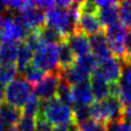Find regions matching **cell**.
Masks as SVG:
<instances>
[{
	"label": "cell",
	"mask_w": 131,
	"mask_h": 131,
	"mask_svg": "<svg viewBox=\"0 0 131 131\" xmlns=\"http://www.w3.org/2000/svg\"><path fill=\"white\" fill-rule=\"evenodd\" d=\"M106 131H131V125L126 120L109 122L106 125Z\"/></svg>",
	"instance_id": "1f68e13d"
},
{
	"label": "cell",
	"mask_w": 131,
	"mask_h": 131,
	"mask_svg": "<svg viewBox=\"0 0 131 131\" xmlns=\"http://www.w3.org/2000/svg\"><path fill=\"white\" fill-rule=\"evenodd\" d=\"M22 116L23 114L20 108L14 107L6 102H3L0 105V120L2 121L3 125H6L9 128L18 126Z\"/></svg>",
	"instance_id": "4fadbf2b"
},
{
	"label": "cell",
	"mask_w": 131,
	"mask_h": 131,
	"mask_svg": "<svg viewBox=\"0 0 131 131\" xmlns=\"http://www.w3.org/2000/svg\"><path fill=\"white\" fill-rule=\"evenodd\" d=\"M73 122L75 125H80L92 119V110L90 105H74L72 109Z\"/></svg>",
	"instance_id": "cb8c5ba5"
},
{
	"label": "cell",
	"mask_w": 131,
	"mask_h": 131,
	"mask_svg": "<svg viewBox=\"0 0 131 131\" xmlns=\"http://www.w3.org/2000/svg\"><path fill=\"white\" fill-rule=\"evenodd\" d=\"M102 31H104V27L102 26L100 20L97 18V14L80 13L79 20H78V31L77 32H82L85 35L91 36Z\"/></svg>",
	"instance_id": "30bf717a"
},
{
	"label": "cell",
	"mask_w": 131,
	"mask_h": 131,
	"mask_svg": "<svg viewBox=\"0 0 131 131\" xmlns=\"http://www.w3.org/2000/svg\"><path fill=\"white\" fill-rule=\"evenodd\" d=\"M35 131H52V125L49 122L42 113H38L35 117Z\"/></svg>",
	"instance_id": "f546056e"
},
{
	"label": "cell",
	"mask_w": 131,
	"mask_h": 131,
	"mask_svg": "<svg viewBox=\"0 0 131 131\" xmlns=\"http://www.w3.org/2000/svg\"><path fill=\"white\" fill-rule=\"evenodd\" d=\"M7 131H19V129L16 128V127H12V128H9Z\"/></svg>",
	"instance_id": "f35d334b"
},
{
	"label": "cell",
	"mask_w": 131,
	"mask_h": 131,
	"mask_svg": "<svg viewBox=\"0 0 131 131\" xmlns=\"http://www.w3.org/2000/svg\"><path fill=\"white\" fill-rule=\"evenodd\" d=\"M57 47H58V66L60 71L73 67L77 60L75 55L71 50L67 40L61 42L59 45H57Z\"/></svg>",
	"instance_id": "2e32d148"
},
{
	"label": "cell",
	"mask_w": 131,
	"mask_h": 131,
	"mask_svg": "<svg viewBox=\"0 0 131 131\" xmlns=\"http://www.w3.org/2000/svg\"><path fill=\"white\" fill-rule=\"evenodd\" d=\"M16 128L19 129V131H35V118L23 115Z\"/></svg>",
	"instance_id": "4dcf8cb0"
},
{
	"label": "cell",
	"mask_w": 131,
	"mask_h": 131,
	"mask_svg": "<svg viewBox=\"0 0 131 131\" xmlns=\"http://www.w3.org/2000/svg\"><path fill=\"white\" fill-rule=\"evenodd\" d=\"M124 120L129 122L131 125V107H126L125 108V115H124Z\"/></svg>",
	"instance_id": "e575fe53"
},
{
	"label": "cell",
	"mask_w": 131,
	"mask_h": 131,
	"mask_svg": "<svg viewBox=\"0 0 131 131\" xmlns=\"http://www.w3.org/2000/svg\"><path fill=\"white\" fill-rule=\"evenodd\" d=\"M18 72L16 63L0 64V84L8 85L16 78Z\"/></svg>",
	"instance_id": "d4e9b609"
},
{
	"label": "cell",
	"mask_w": 131,
	"mask_h": 131,
	"mask_svg": "<svg viewBox=\"0 0 131 131\" xmlns=\"http://www.w3.org/2000/svg\"><path fill=\"white\" fill-rule=\"evenodd\" d=\"M122 70H124V64L119 59L115 57L98 62L96 69V71L108 84L119 83L122 75Z\"/></svg>",
	"instance_id": "52a82bcc"
},
{
	"label": "cell",
	"mask_w": 131,
	"mask_h": 131,
	"mask_svg": "<svg viewBox=\"0 0 131 131\" xmlns=\"http://www.w3.org/2000/svg\"><path fill=\"white\" fill-rule=\"evenodd\" d=\"M77 126L79 131H106V125L95 119H90Z\"/></svg>",
	"instance_id": "f1b7e54d"
},
{
	"label": "cell",
	"mask_w": 131,
	"mask_h": 131,
	"mask_svg": "<svg viewBox=\"0 0 131 131\" xmlns=\"http://www.w3.org/2000/svg\"><path fill=\"white\" fill-rule=\"evenodd\" d=\"M125 47H126V51H127V56L131 55V31L128 32V34L126 36L125 39Z\"/></svg>",
	"instance_id": "836d02e7"
},
{
	"label": "cell",
	"mask_w": 131,
	"mask_h": 131,
	"mask_svg": "<svg viewBox=\"0 0 131 131\" xmlns=\"http://www.w3.org/2000/svg\"><path fill=\"white\" fill-rule=\"evenodd\" d=\"M97 18L100 20L102 26H110L119 22V12H118V2L115 1L108 7L97 10Z\"/></svg>",
	"instance_id": "e0dca14e"
},
{
	"label": "cell",
	"mask_w": 131,
	"mask_h": 131,
	"mask_svg": "<svg viewBox=\"0 0 131 131\" xmlns=\"http://www.w3.org/2000/svg\"><path fill=\"white\" fill-rule=\"evenodd\" d=\"M56 97L67 106H72L74 105L73 103V97H72V86L68 82H66L62 78L60 79L58 86H57L56 91Z\"/></svg>",
	"instance_id": "7402d4cb"
},
{
	"label": "cell",
	"mask_w": 131,
	"mask_h": 131,
	"mask_svg": "<svg viewBox=\"0 0 131 131\" xmlns=\"http://www.w3.org/2000/svg\"><path fill=\"white\" fill-rule=\"evenodd\" d=\"M60 74H61V78H62L66 82H68L71 86L89 82L90 77H91V75H89L88 73L80 70L79 68H77L75 66H73V67L69 68V69H66V70L60 71Z\"/></svg>",
	"instance_id": "ac0fdd59"
},
{
	"label": "cell",
	"mask_w": 131,
	"mask_h": 131,
	"mask_svg": "<svg viewBox=\"0 0 131 131\" xmlns=\"http://www.w3.org/2000/svg\"><path fill=\"white\" fill-rule=\"evenodd\" d=\"M61 79L60 70L56 72H49L42 79V81L34 86V94L40 101H46L56 96L58 83Z\"/></svg>",
	"instance_id": "8992f818"
},
{
	"label": "cell",
	"mask_w": 131,
	"mask_h": 131,
	"mask_svg": "<svg viewBox=\"0 0 131 131\" xmlns=\"http://www.w3.org/2000/svg\"><path fill=\"white\" fill-rule=\"evenodd\" d=\"M119 100L125 107H131V66L124 64L122 75L119 81Z\"/></svg>",
	"instance_id": "5bb4252c"
},
{
	"label": "cell",
	"mask_w": 131,
	"mask_h": 131,
	"mask_svg": "<svg viewBox=\"0 0 131 131\" xmlns=\"http://www.w3.org/2000/svg\"><path fill=\"white\" fill-rule=\"evenodd\" d=\"M125 105L119 97L109 96L102 102H94L91 105L92 119L107 125L109 122L124 120Z\"/></svg>",
	"instance_id": "6da1fadb"
},
{
	"label": "cell",
	"mask_w": 131,
	"mask_h": 131,
	"mask_svg": "<svg viewBox=\"0 0 131 131\" xmlns=\"http://www.w3.org/2000/svg\"><path fill=\"white\" fill-rule=\"evenodd\" d=\"M3 100H5V91H3L2 85L0 84V105L3 103Z\"/></svg>",
	"instance_id": "8d00e7d4"
},
{
	"label": "cell",
	"mask_w": 131,
	"mask_h": 131,
	"mask_svg": "<svg viewBox=\"0 0 131 131\" xmlns=\"http://www.w3.org/2000/svg\"><path fill=\"white\" fill-rule=\"evenodd\" d=\"M19 43H0V64L15 63Z\"/></svg>",
	"instance_id": "ffe728a7"
},
{
	"label": "cell",
	"mask_w": 131,
	"mask_h": 131,
	"mask_svg": "<svg viewBox=\"0 0 131 131\" xmlns=\"http://www.w3.org/2000/svg\"><path fill=\"white\" fill-rule=\"evenodd\" d=\"M34 88L23 77H18L10 82L5 90V101L14 107L21 109L33 94Z\"/></svg>",
	"instance_id": "3957f363"
},
{
	"label": "cell",
	"mask_w": 131,
	"mask_h": 131,
	"mask_svg": "<svg viewBox=\"0 0 131 131\" xmlns=\"http://www.w3.org/2000/svg\"><path fill=\"white\" fill-rule=\"evenodd\" d=\"M21 75L28 82V83H31L33 86H34V85H36L42 81V79L45 77V72L43 70H40L39 68L36 67L34 63H32L21 73Z\"/></svg>",
	"instance_id": "484cf974"
},
{
	"label": "cell",
	"mask_w": 131,
	"mask_h": 131,
	"mask_svg": "<svg viewBox=\"0 0 131 131\" xmlns=\"http://www.w3.org/2000/svg\"><path fill=\"white\" fill-rule=\"evenodd\" d=\"M39 108H40V101L38 100V97L33 93L30 96V98L26 101V103L24 104L22 113H23V115H25V116L34 118L37 116V114L39 113Z\"/></svg>",
	"instance_id": "4316f807"
},
{
	"label": "cell",
	"mask_w": 131,
	"mask_h": 131,
	"mask_svg": "<svg viewBox=\"0 0 131 131\" xmlns=\"http://www.w3.org/2000/svg\"><path fill=\"white\" fill-rule=\"evenodd\" d=\"M118 12H119L120 22L126 26L131 25V1L118 2Z\"/></svg>",
	"instance_id": "83f0119b"
},
{
	"label": "cell",
	"mask_w": 131,
	"mask_h": 131,
	"mask_svg": "<svg viewBox=\"0 0 131 131\" xmlns=\"http://www.w3.org/2000/svg\"><path fill=\"white\" fill-rule=\"evenodd\" d=\"M130 27H131V25H130Z\"/></svg>",
	"instance_id": "60d3db41"
},
{
	"label": "cell",
	"mask_w": 131,
	"mask_h": 131,
	"mask_svg": "<svg viewBox=\"0 0 131 131\" xmlns=\"http://www.w3.org/2000/svg\"><path fill=\"white\" fill-rule=\"evenodd\" d=\"M106 38L108 40L109 49L113 54V57L119 59L122 63L127 57V51L125 47V39L128 34V26L124 23L117 22L110 26L104 27Z\"/></svg>",
	"instance_id": "277c9868"
},
{
	"label": "cell",
	"mask_w": 131,
	"mask_h": 131,
	"mask_svg": "<svg viewBox=\"0 0 131 131\" xmlns=\"http://www.w3.org/2000/svg\"><path fill=\"white\" fill-rule=\"evenodd\" d=\"M39 112L54 126L67 125L73 122L72 109L69 106L61 103L56 96L46 101H40Z\"/></svg>",
	"instance_id": "7a4b0ae2"
},
{
	"label": "cell",
	"mask_w": 131,
	"mask_h": 131,
	"mask_svg": "<svg viewBox=\"0 0 131 131\" xmlns=\"http://www.w3.org/2000/svg\"><path fill=\"white\" fill-rule=\"evenodd\" d=\"M39 38L44 44H52V45H59L61 42H63L67 38L61 34V33L54 27L45 25L38 30Z\"/></svg>",
	"instance_id": "44dd1931"
},
{
	"label": "cell",
	"mask_w": 131,
	"mask_h": 131,
	"mask_svg": "<svg viewBox=\"0 0 131 131\" xmlns=\"http://www.w3.org/2000/svg\"><path fill=\"white\" fill-rule=\"evenodd\" d=\"M67 43L70 46L73 54L78 57L90 54L91 47H90L89 36L82 32H75L67 37Z\"/></svg>",
	"instance_id": "8fae6325"
},
{
	"label": "cell",
	"mask_w": 131,
	"mask_h": 131,
	"mask_svg": "<svg viewBox=\"0 0 131 131\" xmlns=\"http://www.w3.org/2000/svg\"><path fill=\"white\" fill-rule=\"evenodd\" d=\"M20 15L30 31H38L39 28L46 25V13L36 8L34 3H32V6L24 11L20 12Z\"/></svg>",
	"instance_id": "9c48e42d"
},
{
	"label": "cell",
	"mask_w": 131,
	"mask_h": 131,
	"mask_svg": "<svg viewBox=\"0 0 131 131\" xmlns=\"http://www.w3.org/2000/svg\"><path fill=\"white\" fill-rule=\"evenodd\" d=\"M74 66L77 68H79L80 70L83 72L88 73L89 75H91L92 73L97 69L98 61L95 57L93 56V54H88L81 57H78V59L75 60Z\"/></svg>",
	"instance_id": "603a6c76"
},
{
	"label": "cell",
	"mask_w": 131,
	"mask_h": 131,
	"mask_svg": "<svg viewBox=\"0 0 131 131\" xmlns=\"http://www.w3.org/2000/svg\"><path fill=\"white\" fill-rule=\"evenodd\" d=\"M33 63L44 72L59 71L58 66V47L52 44H42L34 51Z\"/></svg>",
	"instance_id": "5b68a950"
},
{
	"label": "cell",
	"mask_w": 131,
	"mask_h": 131,
	"mask_svg": "<svg viewBox=\"0 0 131 131\" xmlns=\"http://www.w3.org/2000/svg\"><path fill=\"white\" fill-rule=\"evenodd\" d=\"M72 97L75 105H91L94 103V97L91 91L90 82L81 83L72 86Z\"/></svg>",
	"instance_id": "9a60e30c"
},
{
	"label": "cell",
	"mask_w": 131,
	"mask_h": 131,
	"mask_svg": "<svg viewBox=\"0 0 131 131\" xmlns=\"http://www.w3.org/2000/svg\"><path fill=\"white\" fill-rule=\"evenodd\" d=\"M0 131H5V125L2 124L1 120H0Z\"/></svg>",
	"instance_id": "74e56055"
},
{
	"label": "cell",
	"mask_w": 131,
	"mask_h": 131,
	"mask_svg": "<svg viewBox=\"0 0 131 131\" xmlns=\"http://www.w3.org/2000/svg\"><path fill=\"white\" fill-rule=\"evenodd\" d=\"M89 40L91 51L93 52V56L97 59L98 62L113 57V54L109 49L108 40L106 38L104 31L89 36Z\"/></svg>",
	"instance_id": "ba28073f"
},
{
	"label": "cell",
	"mask_w": 131,
	"mask_h": 131,
	"mask_svg": "<svg viewBox=\"0 0 131 131\" xmlns=\"http://www.w3.org/2000/svg\"><path fill=\"white\" fill-rule=\"evenodd\" d=\"M33 56H34V51L24 42H20L18 58H16V67L20 73H22L28 66L33 63Z\"/></svg>",
	"instance_id": "d6986e66"
},
{
	"label": "cell",
	"mask_w": 131,
	"mask_h": 131,
	"mask_svg": "<svg viewBox=\"0 0 131 131\" xmlns=\"http://www.w3.org/2000/svg\"><path fill=\"white\" fill-rule=\"evenodd\" d=\"M75 131H79V130H75Z\"/></svg>",
	"instance_id": "ab89813d"
},
{
	"label": "cell",
	"mask_w": 131,
	"mask_h": 131,
	"mask_svg": "<svg viewBox=\"0 0 131 131\" xmlns=\"http://www.w3.org/2000/svg\"><path fill=\"white\" fill-rule=\"evenodd\" d=\"M7 10H8V7L6 1H0V16L7 13Z\"/></svg>",
	"instance_id": "d590c367"
},
{
	"label": "cell",
	"mask_w": 131,
	"mask_h": 131,
	"mask_svg": "<svg viewBox=\"0 0 131 131\" xmlns=\"http://www.w3.org/2000/svg\"><path fill=\"white\" fill-rule=\"evenodd\" d=\"M34 6L36 8H38L40 10H51L56 7V2L55 1H50V0H39V1H34Z\"/></svg>",
	"instance_id": "d6a6232c"
},
{
	"label": "cell",
	"mask_w": 131,
	"mask_h": 131,
	"mask_svg": "<svg viewBox=\"0 0 131 131\" xmlns=\"http://www.w3.org/2000/svg\"><path fill=\"white\" fill-rule=\"evenodd\" d=\"M90 85L93 97L96 102H102L108 98L109 95V84L106 82L96 70L90 77Z\"/></svg>",
	"instance_id": "7c38bea8"
}]
</instances>
